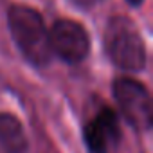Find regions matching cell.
Wrapping results in <instances>:
<instances>
[{
    "label": "cell",
    "instance_id": "5b68a950",
    "mask_svg": "<svg viewBox=\"0 0 153 153\" xmlns=\"http://www.w3.org/2000/svg\"><path fill=\"white\" fill-rule=\"evenodd\" d=\"M83 139L88 153H112L121 142V123L110 106L99 108L85 124Z\"/></svg>",
    "mask_w": 153,
    "mask_h": 153
},
{
    "label": "cell",
    "instance_id": "277c9868",
    "mask_svg": "<svg viewBox=\"0 0 153 153\" xmlns=\"http://www.w3.org/2000/svg\"><path fill=\"white\" fill-rule=\"evenodd\" d=\"M51 52L67 63H79L88 56L90 38L83 25L74 20H58L49 31Z\"/></svg>",
    "mask_w": 153,
    "mask_h": 153
},
{
    "label": "cell",
    "instance_id": "7a4b0ae2",
    "mask_svg": "<svg viewBox=\"0 0 153 153\" xmlns=\"http://www.w3.org/2000/svg\"><path fill=\"white\" fill-rule=\"evenodd\" d=\"M105 51L114 65L137 72L146 65V47L139 29L124 16H114L105 29Z\"/></svg>",
    "mask_w": 153,
    "mask_h": 153
},
{
    "label": "cell",
    "instance_id": "8992f818",
    "mask_svg": "<svg viewBox=\"0 0 153 153\" xmlns=\"http://www.w3.org/2000/svg\"><path fill=\"white\" fill-rule=\"evenodd\" d=\"M0 153H27L24 126L11 114H0Z\"/></svg>",
    "mask_w": 153,
    "mask_h": 153
},
{
    "label": "cell",
    "instance_id": "52a82bcc",
    "mask_svg": "<svg viewBox=\"0 0 153 153\" xmlns=\"http://www.w3.org/2000/svg\"><path fill=\"white\" fill-rule=\"evenodd\" d=\"M76 4H81V6H92L96 2H99V0H74Z\"/></svg>",
    "mask_w": 153,
    "mask_h": 153
},
{
    "label": "cell",
    "instance_id": "6da1fadb",
    "mask_svg": "<svg viewBox=\"0 0 153 153\" xmlns=\"http://www.w3.org/2000/svg\"><path fill=\"white\" fill-rule=\"evenodd\" d=\"M7 24L24 58L34 67H45L51 59V45L42 15L27 6H11Z\"/></svg>",
    "mask_w": 153,
    "mask_h": 153
},
{
    "label": "cell",
    "instance_id": "3957f363",
    "mask_svg": "<svg viewBox=\"0 0 153 153\" xmlns=\"http://www.w3.org/2000/svg\"><path fill=\"white\" fill-rule=\"evenodd\" d=\"M115 101L126 119V123L137 131H148L151 128V99L148 88L131 78H119L114 83Z\"/></svg>",
    "mask_w": 153,
    "mask_h": 153
},
{
    "label": "cell",
    "instance_id": "ba28073f",
    "mask_svg": "<svg viewBox=\"0 0 153 153\" xmlns=\"http://www.w3.org/2000/svg\"><path fill=\"white\" fill-rule=\"evenodd\" d=\"M128 2H130V4H131V6H139V4H140V2H142V0H128Z\"/></svg>",
    "mask_w": 153,
    "mask_h": 153
}]
</instances>
